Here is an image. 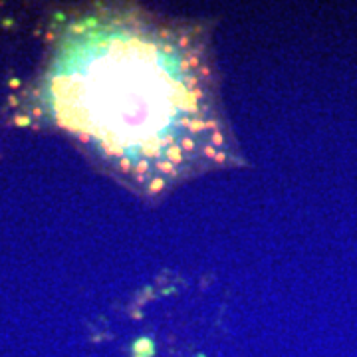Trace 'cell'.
Instances as JSON below:
<instances>
[{"instance_id": "cell-1", "label": "cell", "mask_w": 357, "mask_h": 357, "mask_svg": "<svg viewBox=\"0 0 357 357\" xmlns=\"http://www.w3.org/2000/svg\"><path fill=\"white\" fill-rule=\"evenodd\" d=\"M189 52L135 24H98L66 44L50 77L54 114L107 161L161 181L192 165L208 133L204 79Z\"/></svg>"}]
</instances>
